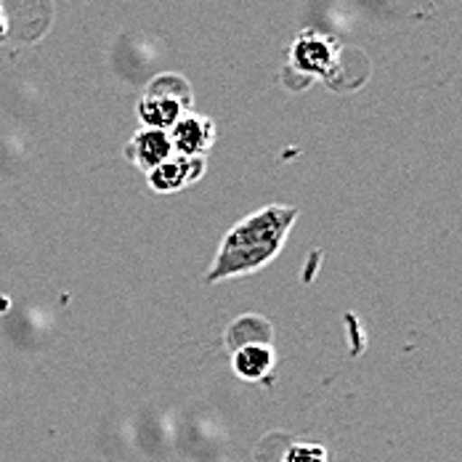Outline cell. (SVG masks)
<instances>
[{
  "instance_id": "6da1fadb",
  "label": "cell",
  "mask_w": 462,
  "mask_h": 462,
  "mask_svg": "<svg viewBox=\"0 0 462 462\" xmlns=\"http://www.w3.org/2000/svg\"><path fill=\"white\" fill-rule=\"evenodd\" d=\"M298 218L295 208L287 205H269L247 218H242L236 226H231L213 258V266L208 272V284L224 282V279L247 277L261 269H266L287 242V234Z\"/></svg>"
},
{
  "instance_id": "7a4b0ae2",
  "label": "cell",
  "mask_w": 462,
  "mask_h": 462,
  "mask_svg": "<svg viewBox=\"0 0 462 462\" xmlns=\"http://www.w3.org/2000/svg\"><path fill=\"white\" fill-rule=\"evenodd\" d=\"M189 106V93L181 80H176L173 91H165V80H157L141 101L139 115L146 128H173L181 117L186 115Z\"/></svg>"
},
{
  "instance_id": "3957f363",
  "label": "cell",
  "mask_w": 462,
  "mask_h": 462,
  "mask_svg": "<svg viewBox=\"0 0 462 462\" xmlns=\"http://www.w3.org/2000/svg\"><path fill=\"white\" fill-rule=\"evenodd\" d=\"M168 136L173 143V152H179L181 157H202L216 141V125L202 115H184L173 125V134Z\"/></svg>"
},
{
  "instance_id": "277c9868",
  "label": "cell",
  "mask_w": 462,
  "mask_h": 462,
  "mask_svg": "<svg viewBox=\"0 0 462 462\" xmlns=\"http://www.w3.org/2000/svg\"><path fill=\"white\" fill-rule=\"evenodd\" d=\"M205 171L202 157H171L154 171H149V186L160 194H176L184 186L194 184Z\"/></svg>"
},
{
  "instance_id": "5b68a950",
  "label": "cell",
  "mask_w": 462,
  "mask_h": 462,
  "mask_svg": "<svg viewBox=\"0 0 462 462\" xmlns=\"http://www.w3.org/2000/svg\"><path fill=\"white\" fill-rule=\"evenodd\" d=\"M131 160L143 168V171H154L157 165H162L165 160L173 157V143L171 136L165 131H157V128H143L134 136V143L128 149Z\"/></svg>"
},
{
  "instance_id": "8992f818",
  "label": "cell",
  "mask_w": 462,
  "mask_h": 462,
  "mask_svg": "<svg viewBox=\"0 0 462 462\" xmlns=\"http://www.w3.org/2000/svg\"><path fill=\"white\" fill-rule=\"evenodd\" d=\"M274 351L269 343H245L234 351V372L242 380H263L269 372L274 370Z\"/></svg>"
},
{
  "instance_id": "52a82bcc",
  "label": "cell",
  "mask_w": 462,
  "mask_h": 462,
  "mask_svg": "<svg viewBox=\"0 0 462 462\" xmlns=\"http://www.w3.org/2000/svg\"><path fill=\"white\" fill-rule=\"evenodd\" d=\"M337 51H335V43L327 41L322 35H303L295 46V61L298 67H303L306 72H317V75H324L332 61H335Z\"/></svg>"
},
{
  "instance_id": "ba28073f",
  "label": "cell",
  "mask_w": 462,
  "mask_h": 462,
  "mask_svg": "<svg viewBox=\"0 0 462 462\" xmlns=\"http://www.w3.org/2000/svg\"><path fill=\"white\" fill-rule=\"evenodd\" d=\"M282 462H327V452L317 444H292Z\"/></svg>"
},
{
  "instance_id": "9c48e42d",
  "label": "cell",
  "mask_w": 462,
  "mask_h": 462,
  "mask_svg": "<svg viewBox=\"0 0 462 462\" xmlns=\"http://www.w3.org/2000/svg\"><path fill=\"white\" fill-rule=\"evenodd\" d=\"M0 35H3V19H0Z\"/></svg>"
}]
</instances>
